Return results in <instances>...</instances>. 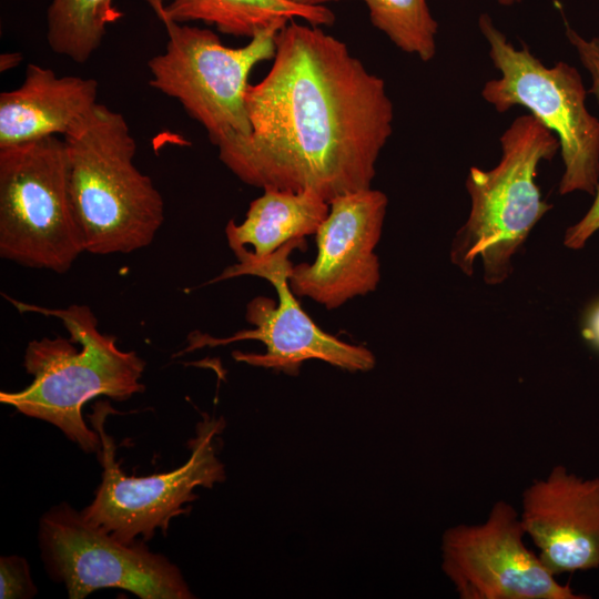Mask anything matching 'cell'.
<instances>
[{"mask_svg": "<svg viewBox=\"0 0 599 599\" xmlns=\"http://www.w3.org/2000/svg\"><path fill=\"white\" fill-rule=\"evenodd\" d=\"M162 23L169 40L164 52L148 61L150 85L177 100L214 145L250 134L248 77L256 64L274 58L280 30L263 31L244 47L230 48L210 29Z\"/></svg>", "mask_w": 599, "mask_h": 599, "instance_id": "cell-7", "label": "cell"}, {"mask_svg": "<svg viewBox=\"0 0 599 599\" xmlns=\"http://www.w3.org/2000/svg\"><path fill=\"white\" fill-rule=\"evenodd\" d=\"M122 17L114 0H51L47 10L48 44L54 53L84 63L100 48L108 26Z\"/></svg>", "mask_w": 599, "mask_h": 599, "instance_id": "cell-17", "label": "cell"}, {"mask_svg": "<svg viewBox=\"0 0 599 599\" xmlns=\"http://www.w3.org/2000/svg\"><path fill=\"white\" fill-rule=\"evenodd\" d=\"M478 27L500 78L485 83L481 95L497 112L515 105L528 109L559 141L565 171L561 195L596 194L599 186V120L586 108V89L576 68L557 62L546 67L524 43L517 49L487 13Z\"/></svg>", "mask_w": 599, "mask_h": 599, "instance_id": "cell-6", "label": "cell"}, {"mask_svg": "<svg viewBox=\"0 0 599 599\" xmlns=\"http://www.w3.org/2000/svg\"><path fill=\"white\" fill-rule=\"evenodd\" d=\"M63 140L85 252L129 254L148 247L164 222V201L133 162L136 142L123 114L98 103Z\"/></svg>", "mask_w": 599, "mask_h": 599, "instance_id": "cell-3", "label": "cell"}, {"mask_svg": "<svg viewBox=\"0 0 599 599\" xmlns=\"http://www.w3.org/2000/svg\"><path fill=\"white\" fill-rule=\"evenodd\" d=\"M500 145L501 159L494 169L469 170L470 212L450 251L451 262L467 275L480 257L487 284L508 277L510 257L551 209L536 184L537 166L560 149L558 138L531 114L516 118Z\"/></svg>", "mask_w": 599, "mask_h": 599, "instance_id": "cell-4", "label": "cell"}, {"mask_svg": "<svg viewBox=\"0 0 599 599\" xmlns=\"http://www.w3.org/2000/svg\"><path fill=\"white\" fill-rule=\"evenodd\" d=\"M526 537L555 575L599 568V477L555 466L522 493Z\"/></svg>", "mask_w": 599, "mask_h": 599, "instance_id": "cell-13", "label": "cell"}, {"mask_svg": "<svg viewBox=\"0 0 599 599\" xmlns=\"http://www.w3.org/2000/svg\"><path fill=\"white\" fill-rule=\"evenodd\" d=\"M23 60L20 52H8L0 55V71H8L18 67Z\"/></svg>", "mask_w": 599, "mask_h": 599, "instance_id": "cell-22", "label": "cell"}, {"mask_svg": "<svg viewBox=\"0 0 599 599\" xmlns=\"http://www.w3.org/2000/svg\"><path fill=\"white\" fill-rule=\"evenodd\" d=\"M145 1L162 22H203L222 33L250 39L270 29L281 30L294 19L317 27L333 26L336 20L335 13L325 6H300L288 0Z\"/></svg>", "mask_w": 599, "mask_h": 599, "instance_id": "cell-16", "label": "cell"}, {"mask_svg": "<svg viewBox=\"0 0 599 599\" xmlns=\"http://www.w3.org/2000/svg\"><path fill=\"white\" fill-rule=\"evenodd\" d=\"M98 82L30 63L23 82L0 94V148L67 135L98 104Z\"/></svg>", "mask_w": 599, "mask_h": 599, "instance_id": "cell-14", "label": "cell"}, {"mask_svg": "<svg viewBox=\"0 0 599 599\" xmlns=\"http://www.w3.org/2000/svg\"><path fill=\"white\" fill-rule=\"evenodd\" d=\"M519 511L493 505L477 524H458L441 539V569L460 599H585L561 583L526 544Z\"/></svg>", "mask_w": 599, "mask_h": 599, "instance_id": "cell-11", "label": "cell"}, {"mask_svg": "<svg viewBox=\"0 0 599 599\" xmlns=\"http://www.w3.org/2000/svg\"><path fill=\"white\" fill-rule=\"evenodd\" d=\"M301 246H305L304 238L291 241L265 257H255L246 247L234 250L237 263L227 266L211 283L243 275L258 276L274 286L277 304L265 296L254 297L247 303L245 311V319L253 328L220 338L193 332L187 335L186 347L177 355L203 347L255 339L266 346L264 354L234 351L233 358L288 375H297L302 364L308 359H319L349 372L370 370L375 366L373 353L364 346L345 343L321 329L302 308L297 296L291 290L288 277L293 263L290 255Z\"/></svg>", "mask_w": 599, "mask_h": 599, "instance_id": "cell-8", "label": "cell"}, {"mask_svg": "<svg viewBox=\"0 0 599 599\" xmlns=\"http://www.w3.org/2000/svg\"><path fill=\"white\" fill-rule=\"evenodd\" d=\"M252 131L216 146L243 183L312 190L329 202L368 189L393 132L385 82L346 43L309 23L287 22L276 35L266 77L245 95Z\"/></svg>", "mask_w": 599, "mask_h": 599, "instance_id": "cell-1", "label": "cell"}, {"mask_svg": "<svg viewBox=\"0 0 599 599\" xmlns=\"http://www.w3.org/2000/svg\"><path fill=\"white\" fill-rule=\"evenodd\" d=\"M83 252L64 140L0 148V256L64 274Z\"/></svg>", "mask_w": 599, "mask_h": 599, "instance_id": "cell-5", "label": "cell"}, {"mask_svg": "<svg viewBox=\"0 0 599 599\" xmlns=\"http://www.w3.org/2000/svg\"><path fill=\"white\" fill-rule=\"evenodd\" d=\"M253 200L244 221L225 226L232 251L248 247L255 257H265L286 243L315 235L326 219L329 203L312 190L264 189Z\"/></svg>", "mask_w": 599, "mask_h": 599, "instance_id": "cell-15", "label": "cell"}, {"mask_svg": "<svg viewBox=\"0 0 599 599\" xmlns=\"http://www.w3.org/2000/svg\"><path fill=\"white\" fill-rule=\"evenodd\" d=\"M372 24L402 51L429 61L436 54L438 23L426 0H363Z\"/></svg>", "mask_w": 599, "mask_h": 599, "instance_id": "cell-18", "label": "cell"}, {"mask_svg": "<svg viewBox=\"0 0 599 599\" xmlns=\"http://www.w3.org/2000/svg\"><path fill=\"white\" fill-rule=\"evenodd\" d=\"M582 337L599 351V301L587 312L581 329Z\"/></svg>", "mask_w": 599, "mask_h": 599, "instance_id": "cell-21", "label": "cell"}, {"mask_svg": "<svg viewBox=\"0 0 599 599\" xmlns=\"http://www.w3.org/2000/svg\"><path fill=\"white\" fill-rule=\"evenodd\" d=\"M39 544L51 577L69 598L100 588H120L141 599H190L181 571L143 541L123 542L89 524L70 505L51 508L40 520Z\"/></svg>", "mask_w": 599, "mask_h": 599, "instance_id": "cell-10", "label": "cell"}, {"mask_svg": "<svg viewBox=\"0 0 599 599\" xmlns=\"http://www.w3.org/2000/svg\"><path fill=\"white\" fill-rule=\"evenodd\" d=\"M37 588L32 581L30 568L24 558L7 556L0 559V598H32Z\"/></svg>", "mask_w": 599, "mask_h": 599, "instance_id": "cell-20", "label": "cell"}, {"mask_svg": "<svg viewBox=\"0 0 599 599\" xmlns=\"http://www.w3.org/2000/svg\"><path fill=\"white\" fill-rule=\"evenodd\" d=\"M110 412L108 403L95 405L90 420L99 433L98 454L103 471L93 501L81 514L91 525L123 542L150 540L156 529L166 531L171 520L184 512V506L196 499V487L212 488L225 478L224 466L216 457L215 439L224 428L223 418L205 416L190 440L186 463L169 473L128 476L115 460L113 438L104 430Z\"/></svg>", "mask_w": 599, "mask_h": 599, "instance_id": "cell-9", "label": "cell"}, {"mask_svg": "<svg viewBox=\"0 0 599 599\" xmlns=\"http://www.w3.org/2000/svg\"><path fill=\"white\" fill-rule=\"evenodd\" d=\"M3 296L20 313L59 318L70 339L31 341L23 356V367L33 376L31 384L18 392H1L0 402L54 425L85 453L99 454L100 435L87 426L82 408L98 396L122 402L144 392L145 361L134 351L120 349L114 335L101 333L88 305L48 308Z\"/></svg>", "mask_w": 599, "mask_h": 599, "instance_id": "cell-2", "label": "cell"}, {"mask_svg": "<svg viewBox=\"0 0 599 599\" xmlns=\"http://www.w3.org/2000/svg\"><path fill=\"white\" fill-rule=\"evenodd\" d=\"M316 232L317 254L312 263L293 265L288 284L297 297H308L327 309L376 290L380 265L379 242L388 199L372 187L331 200Z\"/></svg>", "mask_w": 599, "mask_h": 599, "instance_id": "cell-12", "label": "cell"}, {"mask_svg": "<svg viewBox=\"0 0 599 599\" xmlns=\"http://www.w3.org/2000/svg\"><path fill=\"white\" fill-rule=\"evenodd\" d=\"M499 4L501 6H512V4H516V3H519L521 2L522 0H496Z\"/></svg>", "mask_w": 599, "mask_h": 599, "instance_id": "cell-24", "label": "cell"}, {"mask_svg": "<svg viewBox=\"0 0 599 599\" xmlns=\"http://www.w3.org/2000/svg\"><path fill=\"white\" fill-rule=\"evenodd\" d=\"M288 1L300 4V6L318 7V6H324V3H327L331 1H339V0H288Z\"/></svg>", "mask_w": 599, "mask_h": 599, "instance_id": "cell-23", "label": "cell"}, {"mask_svg": "<svg viewBox=\"0 0 599 599\" xmlns=\"http://www.w3.org/2000/svg\"><path fill=\"white\" fill-rule=\"evenodd\" d=\"M565 19V18H564ZM566 35L576 48L579 59L589 71L591 78L590 93L595 94L599 102V38L590 40L578 34L565 19ZM599 230V186L596 197L583 217L575 225L567 229L564 244L571 250L582 248L588 240Z\"/></svg>", "mask_w": 599, "mask_h": 599, "instance_id": "cell-19", "label": "cell"}]
</instances>
